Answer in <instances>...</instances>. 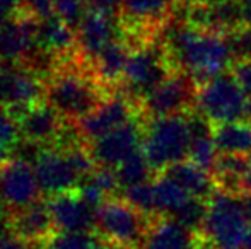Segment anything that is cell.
<instances>
[{"mask_svg": "<svg viewBox=\"0 0 251 249\" xmlns=\"http://www.w3.org/2000/svg\"><path fill=\"white\" fill-rule=\"evenodd\" d=\"M159 43L176 72L188 73L199 87L224 73L232 63L222 34L199 29L175 14L159 33Z\"/></svg>", "mask_w": 251, "mask_h": 249, "instance_id": "obj_1", "label": "cell"}, {"mask_svg": "<svg viewBox=\"0 0 251 249\" xmlns=\"http://www.w3.org/2000/svg\"><path fill=\"white\" fill-rule=\"evenodd\" d=\"M115 94V92H113ZM111 96L79 55L55 63L45 79V101L65 120L79 121Z\"/></svg>", "mask_w": 251, "mask_h": 249, "instance_id": "obj_2", "label": "cell"}, {"mask_svg": "<svg viewBox=\"0 0 251 249\" xmlns=\"http://www.w3.org/2000/svg\"><path fill=\"white\" fill-rule=\"evenodd\" d=\"M251 217L241 195L217 191L207 200L201 243L210 249H246Z\"/></svg>", "mask_w": 251, "mask_h": 249, "instance_id": "obj_3", "label": "cell"}, {"mask_svg": "<svg viewBox=\"0 0 251 249\" xmlns=\"http://www.w3.org/2000/svg\"><path fill=\"white\" fill-rule=\"evenodd\" d=\"M142 126L144 135L140 149L146 154L154 174L162 173L171 164L188 157L192 136L186 114L142 118Z\"/></svg>", "mask_w": 251, "mask_h": 249, "instance_id": "obj_4", "label": "cell"}, {"mask_svg": "<svg viewBox=\"0 0 251 249\" xmlns=\"http://www.w3.org/2000/svg\"><path fill=\"white\" fill-rule=\"evenodd\" d=\"M151 219L125 198L109 196L96 210V232L120 249H139L146 239Z\"/></svg>", "mask_w": 251, "mask_h": 249, "instance_id": "obj_5", "label": "cell"}, {"mask_svg": "<svg viewBox=\"0 0 251 249\" xmlns=\"http://www.w3.org/2000/svg\"><path fill=\"white\" fill-rule=\"evenodd\" d=\"M175 72L176 70L169 62L164 46L159 43V40L151 41L132 50L120 89L130 99L140 104L147 94Z\"/></svg>", "mask_w": 251, "mask_h": 249, "instance_id": "obj_6", "label": "cell"}, {"mask_svg": "<svg viewBox=\"0 0 251 249\" xmlns=\"http://www.w3.org/2000/svg\"><path fill=\"white\" fill-rule=\"evenodd\" d=\"M197 110H200L214 125L245 120L248 94L239 86L234 73L224 72L199 87Z\"/></svg>", "mask_w": 251, "mask_h": 249, "instance_id": "obj_7", "label": "cell"}, {"mask_svg": "<svg viewBox=\"0 0 251 249\" xmlns=\"http://www.w3.org/2000/svg\"><path fill=\"white\" fill-rule=\"evenodd\" d=\"M197 82L185 72H175L162 80L139 104L142 118L186 114L197 106Z\"/></svg>", "mask_w": 251, "mask_h": 249, "instance_id": "obj_8", "label": "cell"}, {"mask_svg": "<svg viewBox=\"0 0 251 249\" xmlns=\"http://www.w3.org/2000/svg\"><path fill=\"white\" fill-rule=\"evenodd\" d=\"M41 193L36 171L27 159L14 156L0 164V198L10 212L38 202Z\"/></svg>", "mask_w": 251, "mask_h": 249, "instance_id": "obj_9", "label": "cell"}, {"mask_svg": "<svg viewBox=\"0 0 251 249\" xmlns=\"http://www.w3.org/2000/svg\"><path fill=\"white\" fill-rule=\"evenodd\" d=\"M45 99V79L23 63L5 67L0 75V106L9 108L14 116Z\"/></svg>", "mask_w": 251, "mask_h": 249, "instance_id": "obj_10", "label": "cell"}, {"mask_svg": "<svg viewBox=\"0 0 251 249\" xmlns=\"http://www.w3.org/2000/svg\"><path fill=\"white\" fill-rule=\"evenodd\" d=\"M137 116H139V104L130 99L122 89H118L100 108H96L93 113H89L75 123L82 140L89 143L106 133L120 128L122 125L128 123Z\"/></svg>", "mask_w": 251, "mask_h": 249, "instance_id": "obj_11", "label": "cell"}, {"mask_svg": "<svg viewBox=\"0 0 251 249\" xmlns=\"http://www.w3.org/2000/svg\"><path fill=\"white\" fill-rule=\"evenodd\" d=\"M38 21L17 9L0 21V58L5 63H26L38 50Z\"/></svg>", "mask_w": 251, "mask_h": 249, "instance_id": "obj_12", "label": "cell"}, {"mask_svg": "<svg viewBox=\"0 0 251 249\" xmlns=\"http://www.w3.org/2000/svg\"><path fill=\"white\" fill-rule=\"evenodd\" d=\"M142 135H144V126L140 114L128 123L122 125L120 128L113 130V132L106 133L100 138L89 142V150L93 154L94 160L98 166L113 167L123 162L130 154H133L137 149L142 145Z\"/></svg>", "mask_w": 251, "mask_h": 249, "instance_id": "obj_13", "label": "cell"}, {"mask_svg": "<svg viewBox=\"0 0 251 249\" xmlns=\"http://www.w3.org/2000/svg\"><path fill=\"white\" fill-rule=\"evenodd\" d=\"M118 38H122L118 17L89 7L86 17L77 27V55L84 63L93 67L102 48Z\"/></svg>", "mask_w": 251, "mask_h": 249, "instance_id": "obj_14", "label": "cell"}, {"mask_svg": "<svg viewBox=\"0 0 251 249\" xmlns=\"http://www.w3.org/2000/svg\"><path fill=\"white\" fill-rule=\"evenodd\" d=\"M48 206L56 230L93 232L96 230V208L82 198L79 188L48 196Z\"/></svg>", "mask_w": 251, "mask_h": 249, "instance_id": "obj_15", "label": "cell"}, {"mask_svg": "<svg viewBox=\"0 0 251 249\" xmlns=\"http://www.w3.org/2000/svg\"><path fill=\"white\" fill-rule=\"evenodd\" d=\"M34 171L41 191L48 196L75 189L80 184L70 160L62 150L55 147H41L38 156L34 157Z\"/></svg>", "mask_w": 251, "mask_h": 249, "instance_id": "obj_16", "label": "cell"}, {"mask_svg": "<svg viewBox=\"0 0 251 249\" xmlns=\"http://www.w3.org/2000/svg\"><path fill=\"white\" fill-rule=\"evenodd\" d=\"M23 140L40 147H53L62 133L67 120L47 101L33 104L17 114Z\"/></svg>", "mask_w": 251, "mask_h": 249, "instance_id": "obj_17", "label": "cell"}, {"mask_svg": "<svg viewBox=\"0 0 251 249\" xmlns=\"http://www.w3.org/2000/svg\"><path fill=\"white\" fill-rule=\"evenodd\" d=\"M7 229L33 244H43L56 232L48 202L38 200L26 208L10 212Z\"/></svg>", "mask_w": 251, "mask_h": 249, "instance_id": "obj_18", "label": "cell"}, {"mask_svg": "<svg viewBox=\"0 0 251 249\" xmlns=\"http://www.w3.org/2000/svg\"><path fill=\"white\" fill-rule=\"evenodd\" d=\"M200 237L169 215H154L142 249H199Z\"/></svg>", "mask_w": 251, "mask_h": 249, "instance_id": "obj_19", "label": "cell"}, {"mask_svg": "<svg viewBox=\"0 0 251 249\" xmlns=\"http://www.w3.org/2000/svg\"><path fill=\"white\" fill-rule=\"evenodd\" d=\"M36 43L55 63L63 62L77 53V31L58 16H51L38 24Z\"/></svg>", "mask_w": 251, "mask_h": 249, "instance_id": "obj_20", "label": "cell"}, {"mask_svg": "<svg viewBox=\"0 0 251 249\" xmlns=\"http://www.w3.org/2000/svg\"><path fill=\"white\" fill-rule=\"evenodd\" d=\"M130 53H132L130 46L122 38H118V40L106 45L93 63L94 75L111 94L116 92L122 86Z\"/></svg>", "mask_w": 251, "mask_h": 249, "instance_id": "obj_21", "label": "cell"}, {"mask_svg": "<svg viewBox=\"0 0 251 249\" xmlns=\"http://www.w3.org/2000/svg\"><path fill=\"white\" fill-rule=\"evenodd\" d=\"M215 186L221 191L245 195L248 191L246 176H248V157L243 154L221 152L212 167Z\"/></svg>", "mask_w": 251, "mask_h": 249, "instance_id": "obj_22", "label": "cell"}, {"mask_svg": "<svg viewBox=\"0 0 251 249\" xmlns=\"http://www.w3.org/2000/svg\"><path fill=\"white\" fill-rule=\"evenodd\" d=\"M162 174H166V176H169L171 180H175L176 183L181 184L190 195L197 196V198L208 200L217 191V186H215L212 173L201 169L200 166H197L192 160L185 159L176 164H171V166L162 171Z\"/></svg>", "mask_w": 251, "mask_h": 249, "instance_id": "obj_23", "label": "cell"}, {"mask_svg": "<svg viewBox=\"0 0 251 249\" xmlns=\"http://www.w3.org/2000/svg\"><path fill=\"white\" fill-rule=\"evenodd\" d=\"M214 140L221 152L251 154V121L239 120L215 125Z\"/></svg>", "mask_w": 251, "mask_h": 249, "instance_id": "obj_24", "label": "cell"}, {"mask_svg": "<svg viewBox=\"0 0 251 249\" xmlns=\"http://www.w3.org/2000/svg\"><path fill=\"white\" fill-rule=\"evenodd\" d=\"M154 186V202H155V212L157 215H169L176 212L178 208H181L190 198L188 191L181 186L179 183H176L175 180H171L166 174H155V180L152 181Z\"/></svg>", "mask_w": 251, "mask_h": 249, "instance_id": "obj_25", "label": "cell"}, {"mask_svg": "<svg viewBox=\"0 0 251 249\" xmlns=\"http://www.w3.org/2000/svg\"><path fill=\"white\" fill-rule=\"evenodd\" d=\"M115 171L116 176H118L120 186L123 189L133 186V184L144 183V181H149V176L154 173L142 149H137L133 154H130L120 166L115 167Z\"/></svg>", "mask_w": 251, "mask_h": 249, "instance_id": "obj_26", "label": "cell"}, {"mask_svg": "<svg viewBox=\"0 0 251 249\" xmlns=\"http://www.w3.org/2000/svg\"><path fill=\"white\" fill-rule=\"evenodd\" d=\"M173 219L176 222H179L183 227H186L188 230H192L193 234L201 232V227H203L205 217H207V200L203 198H197L192 196L181 208H178L173 213Z\"/></svg>", "mask_w": 251, "mask_h": 249, "instance_id": "obj_27", "label": "cell"}, {"mask_svg": "<svg viewBox=\"0 0 251 249\" xmlns=\"http://www.w3.org/2000/svg\"><path fill=\"white\" fill-rule=\"evenodd\" d=\"M219 154H221V150H219L217 143H215V140H214V133H212V135L192 136L188 157L192 162H195L201 169L210 173L215 160H217Z\"/></svg>", "mask_w": 251, "mask_h": 249, "instance_id": "obj_28", "label": "cell"}, {"mask_svg": "<svg viewBox=\"0 0 251 249\" xmlns=\"http://www.w3.org/2000/svg\"><path fill=\"white\" fill-rule=\"evenodd\" d=\"M227 45L232 63H241L251 60V27L246 24L234 27L222 34Z\"/></svg>", "mask_w": 251, "mask_h": 249, "instance_id": "obj_29", "label": "cell"}, {"mask_svg": "<svg viewBox=\"0 0 251 249\" xmlns=\"http://www.w3.org/2000/svg\"><path fill=\"white\" fill-rule=\"evenodd\" d=\"M98 236L93 232H62L56 230L48 241L41 244V249H93Z\"/></svg>", "mask_w": 251, "mask_h": 249, "instance_id": "obj_30", "label": "cell"}, {"mask_svg": "<svg viewBox=\"0 0 251 249\" xmlns=\"http://www.w3.org/2000/svg\"><path fill=\"white\" fill-rule=\"evenodd\" d=\"M123 198L132 206H135L139 212L146 213L147 217L157 215L154 202V186L149 181H144V183L125 188L123 189Z\"/></svg>", "mask_w": 251, "mask_h": 249, "instance_id": "obj_31", "label": "cell"}, {"mask_svg": "<svg viewBox=\"0 0 251 249\" xmlns=\"http://www.w3.org/2000/svg\"><path fill=\"white\" fill-rule=\"evenodd\" d=\"M55 14L77 31L89 10L87 0H53Z\"/></svg>", "mask_w": 251, "mask_h": 249, "instance_id": "obj_32", "label": "cell"}, {"mask_svg": "<svg viewBox=\"0 0 251 249\" xmlns=\"http://www.w3.org/2000/svg\"><path fill=\"white\" fill-rule=\"evenodd\" d=\"M21 140H23V136H21L17 118L14 116V113L9 108L0 106V145L14 150Z\"/></svg>", "mask_w": 251, "mask_h": 249, "instance_id": "obj_33", "label": "cell"}, {"mask_svg": "<svg viewBox=\"0 0 251 249\" xmlns=\"http://www.w3.org/2000/svg\"><path fill=\"white\" fill-rule=\"evenodd\" d=\"M19 10H23L24 14L36 19L38 23L48 19L51 16H56L53 0H23V3L19 5Z\"/></svg>", "mask_w": 251, "mask_h": 249, "instance_id": "obj_34", "label": "cell"}, {"mask_svg": "<svg viewBox=\"0 0 251 249\" xmlns=\"http://www.w3.org/2000/svg\"><path fill=\"white\" fill-rule=\"evenodd\" d=\"M0 249H38V244L21 239L5 227L0 230Z\"/></svg>", "mask_w": 251, "mask_h": 249, "instance_id": "obj_35", "label": "cell"}, {"mask_svg": "<svg viewBox=\"0 0 251 249\" xmlns=\"http://www.w3.org/2000/svg\"><path fill=\"white\" fill-rule=\"evenodd\" d=\"M232 73H234V77L238 79L239 86H241L243 89H245V92L248 94V99H251V60L234 63Z\"/></svg>", "mask_w": 251, "mask_h": 249, "instance_id": "obj_36", "label": "cell"}, {"mask_svg": "<svg viewBox=\"0 0 251 249\" xmlns=\"http://www.w3.org/2000/svg\"><path fill=\"white\" fill-rule=\"evenodd\" d=\"M87 3H89L91 9L101 10V12L115 17L120 16L123 7V0H87Z\"/></svg>", "mask_w": 251, "mask_h": 249, "instance_id": "obj_37", "label": "cell"}, {"mask_svg": "<svg viewBox=\"0 0 251 249\" xmlns=\"http://www.w3.org/2000/svg\"><path fill=\"white\" fill-rule=\"evenodd\" d=\"M21 3H23V0H0V21L16 12Z\"/></svg>", "mask_w": 251, "mask_h": 249, "instance_id": "obj_38", "label": "cell"}, {"mask_svg": "<svg viewBox=\"0 0 251 249\" xmlns=\"http://www.w3.org/2000/svg\"><path fill=\"white\" fill-rule=\"evenodd\" d=\"M9 217H10V210L9 206L5 205L2 198H0V230L5 229L7 224H9Z\"/></svg>", "mask_w": 251, "mask_h": 249, "instance_id": "obj_39", "label": "cell"}, {"mask_svg": "<svg viewBox=\"0 0 251 249\" xmlns=\"http://www.w3.org/2000/svg\"><path fill=\"white\" fill-rule=\"evenodd\" d=\"M93 249H120V248L115 246L113 243H109V241H106V239H102V237L98 236V239H96V243H94Z\"/></svg>", "mask_w": 251, "mask_h": 249, "instance_id": "obj_40", "label": "cell"}, {"mask_svg": "<svg viewBox=\"0 0 251 249\" xmlns=\"http://www.w3.org/2000/svg\"><path fill=\"white\" fill-rule=\"evenodd\" d=\"M243 202H245V206H246V210H248V213L251 217V189L243 195Z\"/></svg>", "mask_w": 251, "mask_h": 249, "instance_id": "obj_41", "label": "cell"}, {"mask_svg": "<svg viewBox=\"0 0 251 249\" xmlns=\"http://www.w3.org/2000/svg\"><path fill=\"white\" fill-rule=\"evenodd\" d=\"M193 3H201V5H215V3L222 2V0H190Z\"/></svg>", "mask_w": 251, "mask_h": 249, "instance_id": "obj_42", "label": "cell"}, {"mask_svg": "<svg viewBox=\"0 0 251 249\" xmlns=\"http://www.w3.org/2000/svg\"><path fill=\"white\" fill-rule=\"evenodd\" d=\"M9 152H10L9 149H5L3 145H0V164H2L3 160L7 159V157H9Z\"/></svg>", "mask_w": 251, "mask_h": 249, "instance_id": "obj_43", "label": "cell"}, {"mask_svg": "<svg viewBox=\"0 0 251 249\" xmlns=\"http://www.w3.org/2000/svg\"><path fill=\"white\" fill-rule=\"evenodd\" d=\"M246 184H248V191L251 189V154L248 157V176H246Z\"/></svg>", "mask_w": 251, "mask_h": 249, "instance_id": "obj_44", "label": "cell"}, {"mask_svg": "<svg viewBox=\"0 0 251 249\" xmlns=\"http://www.w3.org/2000/svg\"><path fill=\"white\" fill-rule=\"evenodd\" d=\"M246 249H251V226H250V232H248V241H246Z\"/></svg>", "mask_w": 251, "mask_h": 249, "instance_id": "obj_45", "label": "cell"}, {"mask_svg": "<svg viewBox=\"0 0 251 249\" xmlns=\"http://www.w3.org/2000/svg\"><path fill=\"white\" fill-rule=\"evenodd\" d=\"M5 65H7V63L3 62L2 58H0V75H2V72H3V70H5Z\"/></svg>", "mask_w": 251, "mask_h": 249, "instance_id": "obj_46", "label": "cell"}, {"mask_svg": "<svg viewBox=\"0 0 251 249\" xmlns=\"http://www.w3.org/2000/svg\"><path fill=\"white\" fill-rule=\"evenodd\" d=\"M243 7H251V0H239Z\"/></svg>", "mask_w": 251, "mask_h": 249, "instance_id": "obj_47", "label": "cell"}]
</instances>
